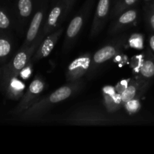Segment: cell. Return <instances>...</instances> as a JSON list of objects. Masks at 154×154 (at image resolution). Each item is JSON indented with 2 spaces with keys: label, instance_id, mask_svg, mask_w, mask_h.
I'll list each match as a JSON object with an SVG mask.
<instances>
[{
  "label": "cell",
  "instance_id": "obj_5",
  "mask_svg": "<svg viewBox=\"0 0 154 154\" xmlns=\"http://www.w3.org/2000/svg\"><path fill=\"white\" fill-rule=\"evenodd\" d=\"M93 3V0H87L78 14L75 15V17L72 18V20L70 21L66 29L64 48L70 46L72 42L78 35L85 22V19L88 15L89 11L91 9Z\"/></svg>",
  "mask_w": 154,
  "mask_h": 154
},
{
  "label": "cell",
  "instance_id": "obj_4",
  "mask_svg": "<svg viewBox=\"0 0 154 154\" xmlns=\"http://www.w3.org/2000/svg\"><path fill=\"white\" fill-rule=\"evenodd\" d=\"M45 87V84L44 80L40 76L36 77L29 84L20 102L13 111V114L19 115L24 111L28 109L33 104L35 103L39 99V96L44 91Z\"/></svg>",
  "mask_w": 154,
  "mask_h": 154
},
{
  "label": "cell",
  "instance_id": "obj_9",
  "mask_svg": "<svg viewBox=\"0 0 154 154\" xmlns=\"http://www.w3.org/2000/svg\"><path fill=\"white\" fill-rule=\"evenodd\" d=\"M111 0H99L93 17L90 30V35L94 38L103 29L110 11Z\"/></svg>",
  "mask_w": 154,
  "mask_h": 154
},
{
  "label": "cell",
  "instance_id": "obj_14",
  "mask_svg": "<svg viewBox=\"0 0 154 154\" xmlns=\"http://www.w3.org/2000/svg\"><path fill=\"white\" fill-rule=\"evenodd\" d=\"M144 87L141 84V82H139L138 80L133 78L127 83L126 87L121 93L122 105L124 106L126 102L135 99H138L139 94H141V90Z\"/></svg>",
  "mask_w": 154,
  "mask_h": 154
},
{
  "label": "cell",
  "instance_id": "obj_11",
  "mask_svg": "<svg viewBox=\"0 0 154 154\" xmlns=\"http://www.w3.org/2000/svg\"><path fill=\"white\" fill-rule=\"evenodd\" d=\"M64 3L63 0H58L57 2L53 4L52 8L48 14L45 23L42 30L45 36L57 29L60 18L63 17L64 19Z\"/></svg>",
  "mask_w": 154,
  "mask_h": 154
},
{
  "label": "cell",
  "instance_id": "obj_6",
  "mask_svg": "<svg viewBox=\"0 0 154 154\" xmlns=\"http://www.w3.org/2000/svg\"><path fill=\"white\" fill-rule=\"evenodd\" d=\"M92 55L90 53H86L77 57L70 63L66 74V81H73L81 80V78L89 72L91 65Z\"/></svg>",
  "mask_w": 154,
  "mask_h": 154
},
{
  "label": "cell",
  "instance_id": "obj_13",
  "mask_svg": "<svg viewBox=\"0 0 154 154\" xmlns=\"http://www.w3.org/2000/svg\"><path fill=\"white\" fill-rule=\"evenodd\" d=\"M137 15H138L137 11L135 9H129L127 11H125L117 17V20L111 26L109 31L110 34H116L123 29L126 26H129V24H132L136 20Z\"/></svg>",
  "mask_w": 154,
  "mask_h": 154
},
{
  "label": "cell",
  "instance_id": "obj_19",
  "mask_svg": "<svg viewBox=\"0 0 154 154\" xmlns=\"http://www.w3.org/2000/svg\"><path fill=\"white\" fill-rule=\"evenodd\" d=\"M11 51L10 42L5 38H0V57H5Z\"/></svg>",
  "mask_w": 154,
  "mask_h": 154
},
{
  "label": "cell",
  "instance_id": "obj_25",
  "mask_svg": "<svg viewBox=\"0 0 154 154\" xmlns=\"http://www.w3.org/2000/svg\"><path fill=\"white\" fill-rule=\"evenodd\" d=\"M144 1H147H147H150V0H144Z\"/></svg>",
  "mask_w": 154,
  "mask_h": 154
},
{
  "label": "cell",
  "instance_id": "obj_10",
  "mask_svg": "<svg viewBox=\"0 0 154 154\" xmlns=\"http://www.w3.org/2000/svg\"><path fill=\"white\" fill-rule=\"evenodd\" d=\"M63 30H64L63 28L60 27L51 32V34L48 35L46 38H44L40 45L36 49L34 55L32 56V59L33 62H37L42 59H45L51 54L54 48H55V45H57L59 38L63 34Z\"/></svg>",
  "mask_w": 154,
  "mask_h": 154
},
{
  "label": "cell",
  "instance_id": "obj_12",
  "mask_svg": "<svg viewBox=\"0 0 154 154\" xmlns=\"http://www.w3.org/2000/svg\"><path fill=\"white\" fill-rule=\"evenodd\" d=\"M104 102L108 113H114L119 110L122 105L121 93L115 92V89L112 87H104L102 90Z\"/></svg>",
  "mask_w": 154,
  "mask_h": 154
},
{
  "label": "cell",
  "instance_id": "obj_21",
  "mask_svg": "<svg viewBox=\"0 0 154 154\" xmlns=\"http://www.w3.org/2000/svg\"><path fill=\"white\" fill-rule=\"evenodd\" d=\"M63 3H64V18L66 17L68 15V14L69 13V11L72 9V6H73L74 3L75 2L76 0H63Z\"/></svg>",
  "mask_w": 154,
  "mask_h": 154
},
{
  "label": "cell",
  "instance_id": "obj_22",
  "mask_svg": "<svg viewBox=\"0 0 154 154\" xmlns=\"http://www.w3.org/2000/svg\"><path fill=\"white\" fill-rule=\"evenodd\" d=\"M150 47L154 52V35H152L150 38Z\"/></svg>",
  "mask_w": 154,
  "mask_h": 154
},
{
  "label": "cell",
  "instance_id": "obj_7",
  "mask_svg": "<svg viewBox=\"0 0 154 154\" xmlns=\"http://www.w3.org/2000/svg\"><path fill=\"white\" fill-rule=\"evenodd\" d=\"M123 46V39L120 38V40L111 42L98 50L92 57L91 65H90L89 72H94L95 69L98 66L104 64L107 61L111 60V58L115 57L117 54H119Z\"/></svg>",
  "mask_w": 154,
  "mask_h": 154
},
{
  "label": "cell",
  "instance_id": "obj_24",
  "mask_svg": "<svg viewBox=\"0 0 154 154\" xmlns=\"http://www.w3.org/2000/svg\"><path fill=\"white\" fill-rule=\"evenodd\" d=\"M58 1V0H51V2H52V5L54 4L55 2H57Z\"/></svg>",
  "mask_w": 154,
  "mask_h": 154
},
{
  "label": "cell",
  "instance_id": "obj_15",
  "mask_svg": "<svg viewBox=\"0 0 154 154\" xmlns=\"http://www.w3.org/2000/svg\"><path fill=\"white\" fill-rule=\"evenodd\" d=\"M136 1L137 0H116L115 5L112 10L111 18H117L129 8L134 5Z\"/></svg>",
  "mask_w": 154,
  "mask_h": 154
},
{
  "label": "cell",
  "instance_id": "obj_23",
  "mask_svg": "<svg viewBox=\"0 0 154 154\" xmlns=\"http://www.w3.org/2000/svg\"><path fill=\"white\" fill-rule=\"evenodd\" d=\"M150 25H151L152 28H153L154 29V14H151V16H150Z\"/></svg>",
  "mask_w": 154,
  "mask_h": 154
},
{
  "label": "cell",
  "instance_id": "obj_8",
  "mask_svg": "<svg viewBox=\"0 0 154 154\" xmlns=\"http://www.w3.org/2000/svg\"><path fill=\"white\" fill-rule=\"evenodd\" d=\"M46 3L47 0H43V2L41 3L35 13V14L33 15L31 22H30L29 26L27 30L25 42H24L22 48H25L30 46L33 43V42L35 40L36 38L38 37L39 33L41 32V26L42 25L44 17H45V12H46Z\"/></svg>",
  "mask_w": 154,
  "mask_h": 154
},
{
  "label": "cell",
  "instance_id": "obj_3",
  "mask_svg": "<svg viewBox=\"0 0 154 154\" xmlns=\"http://www.w3.org/2000/svg\"><path fill=\"white\" fill-rule=\"evenodd\" d=\"M45 37V35L42 31L30 46L25 48H21L20 51L16 54L14 58L8 66V69L6 70V78L11 79L16 78L21 73L23 69H25L27 65L29 64L30 60L32 58V56L34 55L36 49L40 45L41 42Z\"/></svg>",
  "mask_w": 154,
  "mask_h": 154
},
{
  "label": "cell",
  "instance_id": "obj_2",
  "mask_svg": "<svg viewBox=\"0 0 154 154\" xmlns=\"http://www.w3.org/2000/svg\"><path fill=\"white\" fill-rule=\"evenodd\" d=\"M59 121L69 125H90V126H108L123 123V120L111 117L108 111L91 107H81L66 113L59 117Z\"/></svg>",
  "mask_w": 154,
  "mask_h": 154
},
{
  "label": "cell",
  "instance_id": "obj_18",
  "mask_svg": "<svg viewBox=\"0 0 154 154\" xmlns=\"http://www.w3.org/2000/svg\"><path fill=\"white\" fill-rule=\"evenodd\" d=\"M124 107L127 112H129V114H135V113L138 112V110L140 109L141 104H140L139 99H135L126 102L124 105Z\"/></svg>",
  "mask_w": 154,
  "mask_h": 154
},
{
  "label": "cell",
  "instance_id": "obj_16",
  "mask_svg": "<svg viewBox=\"0 0 154 154\" xmlns=\"http://www.w3.org/2000/svg\"><path fill=\"white\" fill-rule=\"evenodd\" d=\"M138 71L142 78H152L154 76V63L148 59L143 60L138 67Z\"/></svg>",
  "mask_w": 154,
  "mask_h": 154
},
{
  "label": "cell",
  "instance_id": "obj_1",
  "mask_svg": "<svg viewBox=\"0 0 154 154\" xmlns=\"http://www.w3.org/2000/svg\"><path fill=\"white\" fill-rule=\"evenodd\" d=\"M82 87L81 80L68 82L67 84L59 87L48 96L39 99L28 109L19 114L20 120L23 122H35L41 120L54 105L72 97Z\"/></svg>",
  "mask_w": 154,
  "mask_h": 154
},
{
  "label": "cell",
  "instance_id": "obj_17",
  "mask_svg": "<svg viewBox=\"0 0 154 154\" xmlns=\"http://www.w3.org/2000/svg\"><path fill=\"white\" fill-rule=\"evenodd\" d=\"M17 8L20 16L22 18H28L33 9L32 0H18Z\"/></svg>",
  "mask_w": 154,
  "mask_h": 154
},
{
  "label": "cell",
  "instance_id": "obj_20",
  "mask_svg": "<svg viewBox=\"0 0 154 154\" xmlns=\"http://www.w3.org/2000/svg\"><path fill=\"white\" fill-rule=\"evenodd\" d=\"M10 26V19L3 11L0 10V29H5Z\"/></svg>",
  "mask_w": 154,
  "mask_h": 154
}]
</instances>
